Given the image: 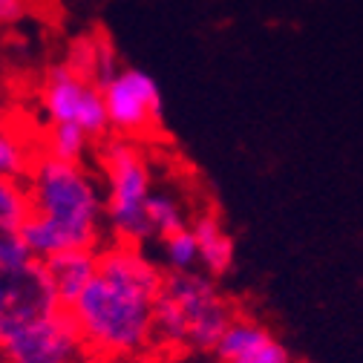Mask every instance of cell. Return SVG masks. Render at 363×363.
Wrapping results in <instances>:
<instances>
[{"instance_id": "4fadbf2b", "label": "cell", "mask_w": 363, "mask_h": 363, "mask_svg": "<svg viewBox=\"0 0 363 363\" xmlns=\"http://www.w3.org/2000/svg\"><path fill=\"white\" fill-rule=\"evenodd\" d=\"M96 139L75 127V124H50V130L40 139V156H50L58 162H84Z\"/></svg>"}, {"instance_id": "6da1fadb", "label": "cell", "mask_w": 363, "mask_h": 363, "mask_svg": "<svg viewBox=\"0 0 363 363\" xmlns=\"http://www.w3.org/2000/svg\"><path fill=\"white\" fill-rule=\"evenodd\" d=\"M164 268L142 245L110 240L99 251V271L67 308L96 360L142 363L156 354V300Z\"/></svg>"}, {"instance_id": "7a4b0ae2", "label": "cell", "mask_w": 363, "mask_h": 363, "mask_svg": "<svg viewBox=\"0 0 363 363\" xmlns=\"http://www.w3.org/2000/svg\"><path fill=\"white\" fill-rule=\"evenodd\" d=\"M23 182L32 205L23 237L35 259L47 262L78 248L101 251L110 242L104 188L86 162L38 156Z\"/></svg>"}, {"instance_id": "2e32d148", "label": "cell", "mask_w": 363, "mask_h": 363, "mask_svg": "<svg viewBox=\"0 0 363 363\" xmlns=\"http://www.w3.org/2000/svg\"><path fill=\"white\" fill-rule=\"evenodd\" d=\"M265 337H271V332L254 320H240V317H234V323L225 329V335L219 337L213 354L219 357V363L225 360H234L240 354H245L248 349H254L257 343H262Z\"/></svg>"}, {"instance_id": "9a60e30c", "label": "cell", "mask_w": 363, "mask_h": 363, "mask_svg": "<svg viewBox=\"0 0 363 363\" xmlns=\"http://www.w3.org/2000/svg\"><path fill=\"white\" fill-rule=\"evenodd\" d=\"M162 242V268H164V274H185V271H196L199 268V242L191 231V225L188 228H182Z\"/></svg>"}, {"instance_id": "8992f818", "label": "cell", "mask_w": 363, "mask_h": 363, "mask_svg": "<svg viewBox=\"0 0 363 363\" xmlns=\"http://www.w3.org/2000/svg\"><path fill=\"white\" fill-rule=\"evenodd\" d=\"M40 110L50 124H75L89 139H107L110 133L101 86L67 64H55L43 78Z\"/></svg>"}, {"instance_id": "ac0fdd59", "label": "cell", "mask_w": 363, "mask_h": 363, "mask_svg": "<svg viewBox=\"0 0 363 363\" xmlns=\"http://www.w3.org/2000/svg\"><path fill=\"white\" fill-rule=\"evenodd\" d=\"M29 4L26 0H0V29L4 26H12L18 21H23Z\"/></svg>"}, {"instance_id": "30bf717a", "label": "cell", "mask_w": 363, "mask_h": 363, "mask_svg": "<svg viewBox=\"0 0 363 363\" xmlns=\"http://www.w3.org/2000/svg\"><path fill=\"white\" fill-rule=\"evenodd\" d=\"M69 69H75L78 75L89 78L93 84H107L116 69H118V55H116V47L113 40L104 38V35H81L69 43L67 50V61H64Z\"/></svg>"}, {"instance_id": "52a82bcc", "label": "cell", "mask_w": 363, "mask_h": 363, "mask_svg": "<svg viewBox=\"0 0 363 363\" xmlns=\"http://www.w3.org/2000/svg\"><path fill=\"white\" fill-rule=\"evenodd\" d=\"M110 130L121 139H142L162 127V93L153 75L135 67H118L116 75L101 84Z\"/></svg>"}, {"instance_id": "ffe728a7", "label": "cell", "mask_w": 363, "mask_h": 363, "mask_svg": "<svg viewBox=\"0 0 363 363\" xmlns=\"http://www.w3.org/2000/svg\"><path fill=\"white\" fill-rule=\"evenodd\" d=\"M0 363H9V360H6V357H4V352H0Z\"/></svg>"}, {"instance_id": "ba28073f", "label": "cell", "mask_w": 363, "mask_h": 363, "mask_svg": "<svg viewBox=\"0 0 363 363\" xmlns=\"http://www.w3.org/2000/svg\"><path fill=\"white\" fill-rule=\"evenodd\" d=\"M32 205L26 182L0 179V265H21L32 259L26 248V222Z\"/></svg>"}, {"instance_id": "3957f363", "label": "cell", "mask_w": 363, "mask_h": 363, "mask_svg": "<svg viewBox=\"0 0 363 363\" xmlns=\"http://www.w3.org/2000/svg\"><path fill=\"white\" fill-rule=\"evenodd\" d=\"M231 323L234 306L202 268L164 274L156 300V352H213Z\"/></svg>"}, {"instance_id": "d6986e66", "label": "cell", "mask_w": 363, "mask_h": 363, "mask_svg": "<svg viewBox=\"0 0 363 363\" xmlns=\"http://www.w3.org/2000/svg\"><path fill=\"white\" fill-rule=\"evenodd\" d=\"M86 363H110V360H96V357H89Z\"/></svg>"}, {"instance_id": "8fae6325", "label": "cell", "mask_w": 363, "mask_h": 363, "mask_svg": "<svg viewBox=\"0 0 363 363\" xmlns=\"http://www.w3.org/2000/svg\"><path fill=\"white\" fill-rule=\"evenodd\" d=\"M191 231L199 242V268L205 271V274H211L216 280V277L225 274V271H231V265H234V240L225 234L222 222L211 211H202L191 219Z\"/></svg>"}, {"instance_id": "7c38bea8", "label": "cell", "mask_w": 363, "mask_h": 363, "mask_svg": "<svg viewBox=\"0 0 363 363\" xmlns=\"http://www.w3.org/2000/svg\"><path fill=\"white\" fill-rule=\"evenodd\" d=\"M40 156V142L9 118H0V179L23 182Z\"/></svg>"}, {"instance_id": "5bb4252c", "label": "cell", "mask_w": 363, "mask_h": 363, "mask_svg": "<svg viewBox=\"0 0 363 363\" xmlns=\"http://www.w3.org/2000/svg\"><path fill=\"white\" fill-rule=\"evenodd\" d=\"M147 225H150V240H164L182 228H188L191 219L176 194L153 191V196L147 199Z\"/></svg>"}, {"instance_id": "44dd1931", "label": "cell", "mask_w": 363, "mask_h": 363, "mask_svg": "<svg viewBox=\"0 0 363 363\" xmlns=\"http://www.w3.org/2000/svg\"><path fill=\"white\" fill-rule=\"evenodd\" d=\"M300 363H314V360H300Z\"/></svg>"}, {"instance_id": "5b68a950", "label": "cell", "mask_w": 363, "mask_h": 363, "mask_svg": "<svg viewBox=\"0 0 363 363\" xmlns=\"http://www.w3.org/2000/svg\"><path fill=\"white\" fill-rule=\"evenodd\" d=\"M0 352L9 363H86L89 352L67 308L0 332Z\"/></svg>"}, {"instance_id": "9c48e42d", "label": "cell", "mask_w": 363, "mask_h": 363, "mask_svg": "<svg viewBox=\"0 0 363 363\" xmlns=\"http://www.w3.org/2000/svg\"><path fill=\"white\" fill-rule=\"evenodd\" d=\"M47 265V274H50V283L55 289V297L64 308H69L81 291L89 286V280L96 277L99 271V251L93 248H78V251H64L52 259L43 262Z\"/></svg>"}, {"instance_id": "277c9868", "label": "cell", "mask_w": 363, "mask_h": 363, "mask_svg": "<svg viewBox=\"0 0 363 363\" xmlns=\"http://www.w3.org/2000/svg\"><path fill=\"white\" fill-rule=\"evenodd\" d=\"M107 234L116 242L145 245L150 240L147 199L153 196V167L147 153L133 139H104L99 150Z\"/></svg>"}, {"instance_id": "e0dca14e", "label": "cell", "mask_w": 363, "mask_h": 363, "mask_svg": "<svg viewBox=\"0 0 363 363\" xmlns=\"http://www.w3.org/2000/svg\"><path fill=\"white\" fill-rule=\"evenodd\" d=\"M225 363H294V360H291L289 349L271 335L262 343H257L254 349H248L245 354H240L234 360H225Z\"/></svg>"}]
</instances>
